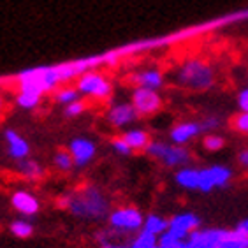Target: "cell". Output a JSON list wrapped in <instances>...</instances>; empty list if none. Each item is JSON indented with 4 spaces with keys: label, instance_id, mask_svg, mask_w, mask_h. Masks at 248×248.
<instances>
[{
    "label": "cell",
    "instance_id": "1",
    "mask_svg": "<svg viewBox=\"0 0 248 248\" xmlns=\"http://www.w3.org/2000/svg\"><path fill=\"white\" fill-rule=\"evenodd\" d=\"M109 199L99 186L86 185L78 192L69 194L67 211L78 218L100 220L109 215Z\"/></svg>",
    "mask_w": 248,
    "mask_h": 248
},
{
    "label": "cell",
    "instance_id": "2",
    "mask_svg": "<svg viewBox=\"0 0 248 248\" xmlns=\"http://www.w3.org/2000/svg\"><path fill=\"white\" fill-rule=\"evenodd\" d=\"M172 83L190 92L208 90L215 85V71L201 58H188L171 74Z\"/></svg>",
    "mask_w": 248,
    "mask_h": 248
},
{
    "label": "cell",
    "instance_id": "3",
    "mask_svg": "<svg viewBox=\"0 0 248 248\" xmlns=\"http://www.w3.org/2000/svg\"><path fill=\"white\" fill-rule=\"evenodd\" d=\"M16 83L19 86V92H33L44 95L55 90L62 83V79L58 74V67H37L23 71L16 78Z\"/></svg>",
    "mask_w": 248,
    "mask_h": 248
},
{
    "label": "cell",
    "instance_id": "4",
    "mask_svg": "<svg viewBox=\"0 0 248 248\" xmlns=\"http://www.w3.org/2000/svg\"><path fill=\"white\" fill-rule=\"evenodd\" d=\"M150 157L157 158L166 167H186L192 162V153L180 144H167L164 141H153L148 144L146 152Z\"/></svg>",
    "mask_w": 248,
    "mask_h": 248
},
{
    "label": "cell",
    "instance_id": "5",
    "mask_svg": "<svg viewBox=\"0 0 248 248\" xmlns=\"http://www.w3.org/2000/svg\"><path fill=\"white\" fill-rule=\"evenodd\" d=\"M109 222V229H113L116 234H134L143 229L144 217L138 208L132 206H124V208H116L109 211L108 215Z\"/></svg>",
    "mask_w": 248,
    "mask_h": 248
},
{
    "label": "cell",
    "instance_id": "6",
    "mask_svg": "<svg viewBox=\"0 0 248 248\" xmlns=\"http://www.w3.org/2000/svg\"><path fill=\"white\" fill-rule=\"evenodd\" d=\"M76 88L83 97H88V99L93 100H106L109 99L111 93H113L111 83L100 72L95 71L83 72L81 76L78 78Z\"/></svg>",
    "mask_w": 248,
    "mask_h": 248
},
{
    "label": "cell",
    "instance_id": "7",
    "mask_svg": "<svg viewBox=\"0 0 248 248\" xmlns=\"http://www.w3.org/2000/svg\"><path fill=\"white\" fill-rule=\"evenodd\" d=\"M130 104L139 116H152L162 109V97L158 90H150V88H141L134 86L132 95H130Z\"/></svg>",
    "mask_w": 248,
    "mask_h": 248
},
{
    "label": "cell",
    "instance_id": "8",
    "mask_svg": "<svg viewBox=\"0 0 248 248\" xmlns=\"http://www.w3.org/2000/svg\"><path fill=\"white\" fill-rule=\"evenodd\" d=\"M201 227V218L194 213H178L169 220V232L180 241H185L194 231Z\"/></svg>",
    "mask_w": 248,
    "mask_h": 248
},
{
    "label": "cell",
    "instance_id": "9",
    "mask_svg": "<svg viewBox=\"0 0 248 248\" xmlns=\"http://www.w3.org/2000/svg\"><path fill=\"white\" fill-rule=\"evenodd\" d=\"M69 153L72 155L74 160V167H86L93 160L97 153L95 143L88 138H74L69 143Z\"/></svg>",
    "mask_w": 248,
    "mask_h": 248
},
{
    "label": "cell",
    "instance_id": "10",
    "mask_svg": "<svg viewBox=\"0 0 248 248\" xmlns=\"http://www.w3.org/2000/svg\"><path fill=\"white\" fill-rule=\"evenodd\" d=\"M139 118V115L136 113L132 104L122 102V104L111 106L109 109L106 111V122L115 127V129H125L127 125L134 124Z\"/></svg>",
    "mask_w": 248,
    "mask_h": 248
},
{
    "label": "cell",
    "instance_id": "11",
    "mask_svg": "<svg viewBox=\"0 0 248 248\" xmlns=\"http://www.w3.org/2000/svg\"><path fill=\"white\" fill-rule=\"evenodd\" d=\"M11 206L23 217H33L37 215L41 210V202L32 192L29 190H16L11 196Z\"/></svg>",
    "mask_w": 248,
    "mask_h": 248
},
{
    "label": "cell",
    "instance_id": "12",
    "mask_svg": "<svg viewBox=\"0 0 248 248\" xmlns=\"http://www.w3.org/2000/svg\"><path fill=\"white\" fill-rule=\"evenodd\" d=\"M4 139H5V143H7V153H9V157H13L15 160H23V158H27L30 155L29 141H27L23 136H19L16 130L7 129L4 132Z\"/></svg>",
    "mask_w": 248,
    "mask_h": 248
},
{
    "label": "cell",
    "instance_id": "13",
    "mask_svg": "<svg viewBox=\"0 0 248 248\" xmlns=\"http://www.w3.org/2000/svg\"><path fill=\"white\" fill-rule=\"evenodd\" d=\"M201 132V125L199 122H182V124L174 125L169 132V139H171L172 144H180V146H185L188 141L199 136Z\"/></svg>",
    "mask_w": 248,
    "mask_h": 248
},
{
    "label": "cell",
    "instance_id": "14",
    "mask_svg": "<svg viewBox=\"0 0 248 248\" xmlns=\"http://www.w3.org/2000/svg\"><path fill=\"white\" fill-rule=\"evenodd\" d=\"M130 83L134 86H141V88H150V90H158L164 85V74L158 69H148V71L136 72L130 78Z\"/></svg>",
    "mask_w": 248,
    "mask_h": 248
},
{
    "label": "cell",
    "instance_id": "15",
    "mask_svg": "<svg viewBox=\"0 0 248 248\" xmlns=\"http://www.w3.org/2000/svg\"><path fill=\"white\" fill-rule=\"evenodd\" d=\"M122 138L127 141L132 152H146L148 148V144L152 143V138H150L148 132H144L141 129H130V130H125L122 134Z\"/></svg>",
    "mask_w": 248,
    "mask_h": 248
},
{
    "label": "cell",
    "instance_id": "16",
    "mask_svg": "<svg viewBox=\"0 0 248 248\" xmlns=\"http://www.w3.org/2000/svg\"><path fill=\"white\" fill-rule=\"evenodd\" d=\"M174 180L180 186L186 188V190H199V169L194 167H182L178 169L174 174Z\"/></svg>",
    "mask_w": 248,
    "mask_h": 248
},
{
    "label": "cell",
    "instance_id": "17",
    "mask_svg": "<svg viewBox=\"0 0 248 248\" xmlns=\"http://www.w3.org/2000/svg\"><path fill=\"white\" fill-rule=\"evenodd\" d=\"M18 172L30 182H37L44 176V167L37 160H32V158L27 157L23 160H18Z\"/></svg>",
    "mask_w": 248,
    "mask_h": 248
},
{
    "label": "cell",
    "instance_id": "18",
    "mask_svg": "<svg viewBox=\"0 0 248 248\" xmlns=\"http://www.w3.org/2000/svg\"><path fill=\"white\" fill-rule=\"evenodd\" d=\"M167 229H169V220H166L160 215H148V217H144V224L141 231H146V232L153 234V236L158 238V236H162Z\"/></svg>",
    "mask_w": 248,
    "mask_h": 248
},
{
    "label": "cell",
    "instance_id": "19",
    "mask_svg": "<svg viewBox=\"0 0 248 248\" xmlns=\"http://www.w3.org/2000/svg\"><path fill=\"white\" fill-rule=\"evenodd\" d=\"M51 93H53V99L62 106H67V104H71V102H74V100L81 99V93L78 92L76 86H69V85L57 86Z\"/></svg>",
    "mask_w": 248,
    "mask_h": 248
},
{
    "label": "cell",
    "instance_id": "20",
    "mask_svg": "<svg viewBox=\"0 0 248 248\" xmlns=\"http://www.w3.org/2000/svg\"><path fill=\"white\" fill-rule=\"evenodd\" d=\"M211 178L215 183V188H222V186L229 185L231 178H232V171L227 166H211L210 167Z\"/></svg>",
    "mask_w": 248,
    "mask_h": 248
},
{
    "label": "cell",
    "instance_id": "21",
    "mask_svg": "<svg viewBox=\"0 0 248 248\" xmlns=\"http://www.w3.org/2000/svg\"><path fill=\"white\" fill-rule=\"evenodd\" d=\"M53 166H55V169L60 172L72 171L74 160H72V155L69 153V150H57L55 155H53Z\"/></svg>",
    "mask_w": 248,
    "mask_h": 248
},
{
    "label": "cell",
    "instance_id": "22",
    "mask_svg": "<svg viewBox=\"0 0 248 248\" xmlns=\"http://www.w3.org/2000/svg\"><path fill=\"white\" fill-rule=\"evenodd\" d=\"M116 236H118V234H116L113 229L99 231V232L95 234V239H97V243H99V248H127V245L115 241Z\"/></svg>",
    "mask_w": 248,
    "mask_h": 248
},
{
    "label": "cell",
    "instance_id": "23",
    "mask_svg": "<svg viewBox=\"0 0 248 248\" xmlns=\"http://www.w3.org/2000/svg\"><path fill=\"white\" fill-rule=\"evenodd\" d=\"M158 243V238L153 234L146 232V231H139V234L136 238L127 243V248H155Z\"/></svg>",
    "mask_w": 248,
    "mask_h": 248
},
{
    "label": "cell",
    "instance_id": "24",
    "mask_svg": "<svg viewBox=\"0 0 248 248\" xmlns=\"http://www.w3.org/2000/svg\"><path fill=\"white\" fill-rule=\"evenodd\" d=\"M9 232L19 239H27L33 234V225L29 220H15L9 225Z\"/></svg>",
    "mask_w": 248,
    "mask_h": 248
},
{
    "label": "cell",
    "instance_id": "25",
    "mask_svg": "<svg viewBox=\"0 0 248 248\" xmlns=\"http://www.w3.org/2000/svg\"><path fill=\"white\" fill-rule=\"evenodd\" d=\"M41 97L43 95L33 93V92H19L16 95V104L23 109H35L41 104Z\"/></svg>",
    "mask_w": 248,
    "mask_h": 248
},
{
    "label": "cell",
    "instance_id": "26",
    "mask_svg": "<svg viewBox=\"0 0 248 248\" xmlns=\"http://www.w3.org/2000/svg\"><path fill=\"white\" fill-rule=\"evenodd\" d=\"M224 146H225V139L222 136L213 132L204 134V138H202V148L206 152H220Z\"/></svg>",
    "mask_w": 248,
    "mask_h": 248
},
{
    "label": "cell",
    "instance_id": "27",
    "mask_svg": "<svg viewBox=\"0 0 248 248\" xmlns=\"http://www.w3.org/2000/svg\"><path fill=\"white\" fill-rule=\"evenodd\" d=\"M231 127H232V130H236V132L248 136V113H245V111L236 113V115L231 118Z\"/></svg>",
    "mask_w": 248,
    "mask_h": 248
},
{
    "label": "cell",
    "instance_id": "28",
    "mask_svg": "<svg viewBox=\"0 0 248 248\" xmlns=\"http://www.w3.org/2000/svg\"><path fill=\"white\" fill-rule=\"evenodd\" d=\"M86 109V102L81 99L74 100V102H71V104L65 106V111H63V115L67 116V118H78V116H81L83 113H85Z\"/></svg>",
    "mask_w": 248,
    "mask_h": 248
},
{
    "label": "cell",
    "instance_id": "29",
    "mask_svg": "<svg viewBox=\"0 0 248 248\" xmlns=\"http://www.w3.org/2000/svg\"><path fill=\"white\" fill-rule=\"evenodd\" d=\"M111 146H113V150H115L118 155H124V157H129V155H132V148H130L129 144H127V141H125L122 136H118V138H115L113 141H111Z\"/></svg>",
    "mask_w": 248,
    "mask_h": 248
},
{
    "label": "cell",
    "instance_id": "30",
    "mask_svg": "<svg viewBox=\"0 0 248 248\" xmlns=\"http://www.w3.org/2000/svg\"><path fill=\"white\" fill-rule=\"evenodd\" d=\"M199 125H201V132H204V134L213 132V130L220 127V118L215 115H210V116H206V118L201 120Z\"/></svg>",
    "mask_w": 248,
    "mask_h": 248
},
{
    "label": "cell",
    "instance_id": "31",
    "mask_svg": "<svg viewBox=\"0 0 248 248\" xmlns=\"http://www.w3.org/2000/svg\"><path fill=\"white\" fill-rule=\"evenodd\" d=\"M238 106L241 111L248 113V88H245V90H241L238 93Z\"/></svg>",
    "mask_w": 248,
    "mask_h": 248
},
{
    "label": "cell",
    "instance_id": "32",
    "mask_svg": "<svg viewBox=\"0 0 248 248\" xmlns=\"http://www.w3.org/2000/svg\"><path fill=\"white\" fill-rule=\"evenodd\" d=\"M239 162L243 164L245 167H248V150H245V152L239 153Z\"/></svg>",
    "mask_w": 248,
    "mask_h": 248
},
{
    "label": "cell",
    "instance_id": "33",
    "mask_svg": "<svg viewBox=\"0 0 248 248\" xmlns=\"http://www.w3.org/2000/svg\"><path fill=\"white\" fill-rule=\"evenodd\" d=\"M4 108H5V102H4V97L0 95V115L4 113Z\"/></svg>",
    "mask_w": 248,
    "mask_h": 248
},
{
    "label": "cell",
    "instance_id": "34",
    "mask_svg": "<svg viewBox=\"0 0 248 248\" xmlns=\"http://www.w3.org/2000/svg\"><path fill=\"white\" fill-rule=\"evenodd\" d=\"M155 248H160V247H158V243H157V247H155Z\"/></svg>",
    "mask_w": 248,
    "mask_h": 248
}]
</instances>
